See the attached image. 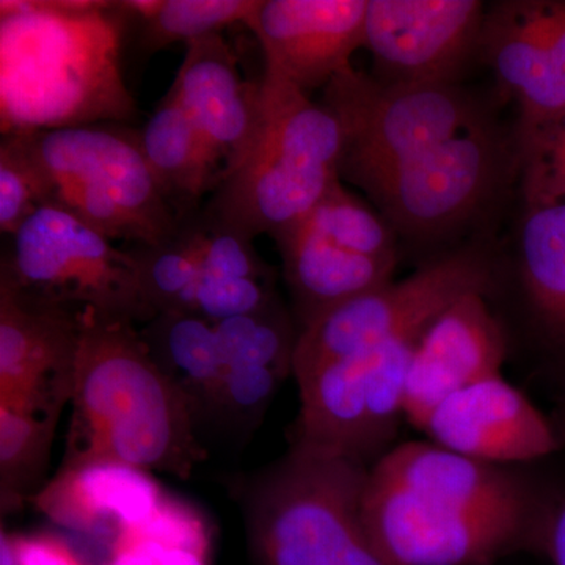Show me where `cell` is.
Segmentation results:
<instances>
[{
  "instance_id": "6da1fadb",
  "label": "cell",
  "mask_w": 565,
  "mask_h": 565,
  "mask_svg": "<svg viewBox=\"0 0 565 565\" xmlns=\"http://www.w3.org/2000/svg\"><path fill=\"white\" fill-rule=\"evenodd\" d=\"M0 114L7 134L126 121L120 68L128 14L118 2L2 0Z\"/></svg>"
},
{
  "instance_id": "7a4b0ae2",
  "label": "cell",
  "mask_w": 565,
  "mask_h": 565,
  "mask_svg": "<svg viewBox=\"0 0 565 565\" xmlns=\"http://www.w3.org/2000/svg\"><path fill=\"white\" fill-rule=\"evenodd\" d=\"M66 457H109L191 478L207 457L199 424L137 323L82 311Z\"/></svg>"
},
{
  "instance_id": "3957f363",
  "label": "cell",
  "mask_w": 565,
  "mask_h": 565,
  "mask_svg": "<svg viewBox=\"0 0 565 565\" xmlns=\"http://www.w3.org/2000/svg\"><path fill=\"white\" fill-rule=\"evenodd\" d=\"M341 152L343 131L332 111L264 68L250 140L202 214L253 241L275 237L341 180Z\"/></svg>"
},
{
  "instance_id": "277c9868",
  "label": "cell",
  "mask_w": 565,
  "mask_h": 565,
  "mask_svg": "<svg viewBox=\"0 0 565 565\" xmlns=\"http://www.w3.org/2000/svg\"><path fill=\"white\" fill-rule=\"evenodd\" d=\"M370 468L292 444L245 487V533L255 564L386 565L364 516Z\"/></svg>"
},
{
  "instance_id": "5b68a950",
  "label": "cell",
  "mask_w": 565,
  "mask_h": 565,
  "mask_svg": "<svg viewBox=\"0 0 565 565\" xmlns=\"http://www.w3.org/2000/svg\"><path fill=\"white\" fill-rule=\"evenodd\" d=\"M17 134L50 182L51 204L107 239L154 247L180 230L145 159L140 131L109 122Z\"/></svg>"
},
{
  "instance_id": "8992f818",
  "label": "cell",
  "mask_w": 565,
  "mask_h": 565,
  "mask_svg": "<svg viewBox=\"0 0 565 565\" xmlns=\"http://www.w3.org/2000/svg\"><path fill=\"white\" fill-rule=\"evenodd\" d=\"M0 282L33 302L137 326L152 319L134 253L55 204L40 207L14 234Z\"/></svg>"
},
{
  "instance_id": "52a82bcc",
  "label": "cell",
  "mask_w": 565,
  "mask_h": 565,
  "mask_svg": "<svg viewBox=\"0 0 565 565\" xmlns=\"http://www.w3.org/2000/svg\"><path fill=\"white\" fill-rule=\"evenodd\" d=\"M321 103L343 131L340 178L359 188L394 163L490 121L457 84H382L353 66L323 88Z\"/></svg>"
},
{
  "instance_id": "ba28073f",
  "label": "cell",
  "mask_w": 565,
  "mask_h": 565,
  "mask_svg": "<svg viewBox=\"0 0 565 565\" xmlns=\"http://www.w3.org/2000/svg\"><path fill=\"white\" fill-rule=\"evenodd\" d=\"M492 282L489 258L476 248L435 258L411 277L337 305L303 326L294 351L292 375L415 337L465 294H487Z\"/></svg>"
},
{
  "instance_id": "9c48e42d",
  "label": "cell",
  "mask_w": 565,
  "mask_h": 565,
  "mask_svg": "<svg viewBox=\"0 0 565 565\" xmlns=\"http://www.w3.org/2000/svg\"><path fill=\"white\" fill-rule=\"evenodd\" d=\"M512 152L489 121L394 163L362 185L394 233L445 236L492 202L511 170Z\"/></svg>"
},
{
  "instance_id": "30bf717a",
  "label": "cell",
  "mask_w": 565,
  "mask_h": 565,
  "mask_svg": "<svg viewBox=\"0 0 565 565\" xmlns=\"http://www.w3.org/2000/svg\"><path fill=\"white\" fill-rule=\"evenodd\" d=\"M364 516L386 565H492L522 550L546 552L553 522L475 515L430 503L381 481L371 468Z\"/></svg>"
},
{
  "instance_id": "8fae6325",
  "label": "cell",
  "mask_w": 565,
  "mask_h": 565,
  "mask_svg": "<svg viewBox=\"0 0 565 565\" xmlns=\"http://www.w3.org/2000/svg\"><path fill=\"white\" fill-rule=\"evenodd\" d=\"M479 0H367L364 44L388 85H452L479 55Z\"/></svg>"
},
{
  "instance_id": "7c38bea8",
  "label": "cell",
  "mask_w": 565,
  "mask_h": 565,
  "mask_svg": "<svg viewBox=\"0 0 565 565\" xmlns=\"http://www.w3.org/2000/svg\"><path fill=\"white\" fill-rule=\"evenodd\" d=\"M479 57L519 104L516 148L565 111V0L487 7Z\"/></svg>"
},
{
  "instance_id": "4fadbf2b",
  "label": "cell",
  "mask_w": 565,
  "mask_h": 565,
  "mask_svg": "<svg viewBox=\"0 0 565 565\" xmlns=\"http://www.w3.org/2000/svg\"><path fill=\"white\" fill-rule=\"evenodd\" d=\"M81 315L0 282V404L63 411L71 403Z\"/></svg>"
},
{
  "instance_id": "5bb4252c",
  "label": "cell",
  "mask_w": 565,
  "mask_h": 565,
  "mask_svg": "<svg viewBox=\"0 0 565 565\" xmlns=\"http://www.w3.org/2000/svg\"><path fill=\"white\" fill-rule=\"evenodd\" d=\"M367 0H259L247 28L264 52V68L308 93L351 68L364 44Z\"/></svg>"
},
{
  "instance_id": "9a60e30c",
  "label": "cell",
  "mask_w": 565,
  "mask_h": 565,
  "mask_svg": "<svg viewBox=\"0 0 565 565\" xmlns=\"http://www.w3.org/2000/svg\"><path fill=\"white\" fill-rule=\"evenodd\" d=\"M505 349L503 327L486 292L465 294L418 338L405 385V419L422 430L427 416L449 396L501 374Z\"/></svg>"
},
{
  "instance_id": "2e32d148",
  "label": "cell",
  "mask_w": 565,
  "mask_h": 565,
  "mask_svg": "<svg viewBox=\"0 0 565 565\" xmlns=\"http://www.w3.org/2000/svg\"><path fill=\"white\" fill-rule=\"evenodd\" d=\"M422 433L435 445L500 467L533 462L559 449L552 423L501 374L437 405Z\"/></svg>"
},
{
  "instance_id": "e0dca14e",
  "label": "cell",
  "mask_w": 565,
  "mask_h": 565,
  "mask_svg": "<svg viewBox=\"0 0 565 565\" xmlns=\"http://www.w3.org/2000/svg\"><path fill=\"white\" fill-rule=\"evenodd\" d=\"M371 473L430 503L475 515L553 519L522 479L500 465L481 462L433 441H407L375 460Z\"/></svg>"
},
{
  "instance_id": "ac0fdd59",
  "label": "cell",
  "mask_w": 565,
  "mask_h": 565,
  "mask_svg": "<svg viewBox=\"0 0 565 565\" xmlns=\"http://www.w3.org/2000/svg\"><path fill=\"white\" fill-rule=\"evenodd\" d=\"M166 497L151 471L109 457H65L31 504L55 525L110 544L147 522Z\"/></svg>"
},
{
  "instance_id": "d6986e66",
  "label": "cell",
  "mask_w": 565,
  "mask_h": 565,
  "mask_svg": "<svg viewBox=\"0 0 565 565\" xmlns=\"http://www.w3.org/2000/svg\"><path fill=\"white\" fill-rule=\"evenodd\" d=\"M170 93L195 126L221 184L250 140L259 82L243 81L232 46L215 33L188 44Z\"/></svg>"
},
{
  "instance_id": "ffe728a7",
  "label": "cell",
  "mask_w": 565,
  "mask_h": 565,
  "mask_svg": "<svg viewBox=\"0 0 565 565\" xmlns=\"http://www.w3.org/2000/svg\"><path fill=\"white\" fill-rule=\"evenodd\" d=\"M300 323L393 281L397 258H371L338 247L300 221L274 237Z\"/></svg>"
},
{
  "instance_id": "44dd1931",
  "label": "cell",
  "mask_w": 565,
  "mask_h": 565,
  "mask_svg": "<svg viewBox=\"0 0 565 565\" xmlns=\"http://www.w3.org/2000/svg\"><path fill=\"white\" fill-rule=\"evenodd\" d=\"M151 355L188 401L196 424L222 416L225 373L215 323L192 311H169L140 329Z\"/></svg>"
},
{
  "instance_id": "7402d4cb",
  "label": "cell",
  "mask_w": 565,
  "mask_h": 565,
  "mask_svg": "<svg viewBox=\"0 0 565 565\" xmlns=\"http://www.w3.org/2000/svg\"><path fill=\"white\" fill-rule=\"evenodd\" d=\"M140 143L178 221L195 215L204 193L217 188L218 177L195 126L172 93H167L141 129Z\"/></svg>"
},
{
  "instance_id": "603a6c76",
  "label": "cell",
  "mask_w": 565,
  "mask_h": 565,
  "mask_svg": "<svg viewBox=\"0 0 565 565\" xmlns=\"http://www.w3.org/2000/svg\"><path fill=\"white\" fill-rule=\"evenodd\" d=\"M519 266L539 326L565 345V203L526 206L519 234Z\"/></svg>"
},
{
  "instance_id": "cb8c5ba5",
  "label": "cell",
  "mask_w": 565,
  "mask_h": 565,
  "mask_svg": "<svg viewBox=\"0 0 565 565\" xmlns=\"http://www.w3.org/2000/svg\"><path fill=\"white\" fill-rule=\"evenodd\" d=\"M62 411L0 404V511H21L46 484L52 441Z\"/></svg>"
},
{
  "instance_id": "d4e9b609",
  "label": "cell",
  "mask_w": 565,
  "mask_h": 565,
  "mask_svg": "<svg viewBox=\"0 0 565 565\" xmlns=\"http://www.w3.org/2000/svg\"><path fill=\"white\" fill-rule=\"evenodd\" d=\"M215 330L225 367L259 366L292 374L299 333L278 299L262 310L215 323Z\"/></svg>"
},
{
  "instance_id": "484cf974",
  "label": "cell",
  "mask_w": 565,
  "mask_h": 565,
  "mask_svg": "<svg viewBox=\"0 0 565 565\" xmlns=\"http://www.w3.org/2000/svg\"><path fill=\"white\" fill-rule=\"evenodd\" d=\"M139 266L140 289L152 316L169 311H192L202 264L182 226L167 243L134 250Z\"/></svg>"
},
{
  "instance_id": "4316f807",
  "label": "cell",
  "mask_w": 565,
  "mask_h": 565,
  "mask_svg": "<svg viewBox=\"0 0 565 565\" xmlns=\"http://www.w3.org/2000/svg\"><path fill=\"white\" fill-rule=\"evenodd\" d=\"M316 233L345 250L371 258H397L394 230L381 214L333 182L302 218Z\"/></svg>"
},
{
  "instance_id": "83f0119b",
  "label": "cell",
  "mask_w": 565,
  "mask_h": 565,
  "mask_svg": "<svg viewBox=\"0 0 565 565\" xmlns=\"http://www.w3.org/2000/svg\"><path fill=\"white\" fill-rule=\"evenodd\" d=\"M259 0H161L152 17L141 22L145 51L166 50L221 33L228 25L252 20Z\"/></svg>"
},
{
  "instance_id": "f1b7e54d",
  "label": "cell",
  "mask_w": 565,
  "mask_h": 565,
  "mask_svg": "<svg viewBox=\"0 0 565 565\" xmlns=\"http://www.w3.org/2000/svg\"><path fill=\"white\" fill-rule=\"evenodd\" d=\"M46 204L51 188L43 170L20 134H7L0 145V230L13 237Z\"/></svg>"
},
{
  "instance_id": "f546056e",
  "label": "cell",
  "mask_w": 565,
  "mask_h": 565,
  "mask_svg": "<svg viewBox=\"0 0 565 565\" xmlns=\"http://www.w3.org/2000/svg\"><path fill=\"white\" fill-rule=\"evenodd\" d=\"M181 226L195 247L202 275L273 280V270L255 250L250 237L210 221L202 212L182 221Z\"/></svg>"
},
{
  "instance_id": "4dcf8cb0",
  "label": "cell",
  "mask_w": 565,
  "mask_h": 565,
  "mask_svg": "<svg viewBox=\"0 0 565 565\" xmlns=\"http://www.w3.org/2000/svg\"><path fill=\"white\" fill-rule=\"evenodd\" d=\"M526 206L565 203V111L519 147Z\"/></svg>"
},
{
  "instance_id": "1f68e13d",
  "label": "cell",
  "mask_w": 565,
  "mask_h": 565,
  "mask_svg": "<svg viewBox=\"0 0 565 565\" xmlns=\"http://www.w3.org/2000/svg\"><path fill=\"white\" fill-rule=\"evenodd\" d=\"M277 299L273 280L214 278L202 275L196 286L193 313L218 323L262 310Z\"/></svg>"
},
{
  "instance_id": "d6a6232c",
  "label": "cell",
  "mask_w": 565,
  "mask_h": 565,
  "mask_svg": "<svg viewBox=\"0 0 565 565\" xmlns=\"http://www.w3.org/2000/svg\"><path fill=\"white\" fill-rule=\"evenodd\" d=\"M286 375L269 367L226 366L222 382V416L230 422L258 423Z\"/></svg>"
},
{
  "instance_id": "836d02e7",
  "label": "cell",
  "mask_w": 565,
  "mask_h": 565,
  "mask_svg": "<svg viewBox=\"0 0 565 565\" xmlns=\"http://www.w3.org/2000/svg\"><path fill=\"white\" fill-rule=\"evenodd\" d=\"M104 565H211V556L137 531H125L110 542Z\"/></svg>"
},
{
  "instance_id": "e575fe53",
  "label": "cell",
  "mask_w": 565,
  "mask_h": 565,
  "mask_svg": "<svg viewBox=\"0 0 565 565\" xmlns=\"http://www.w3.org/2000/svg\"><path fill=\"white\" fill-rule=\"evenodd\" d=\"M18 565H90L70 541L50 531L10 533Z\"/></svg>"
},
{
  "instance_id": "d590c367",
  "label": "cell",
  "mask_w": 565,
  "mask_h": 565,
  "mask_svg": "<svg viewBox=\"0 0 565 565\" xmlns=\"http://www.w3.org/2000/svg\"><path fill=\"white\" fill-rule=\"evenodd\" d=\"M546 553L553 565H565V497L553 516L548 541H546Z\"/></svg>"
},
{
  "instance_id": "8d00e7d4",
  "label": "cell",
  "mask_w": 565,
  "mask_h": 565,
  "mask_svg": "<svg viewBox=\"0 0 565 565\" xmlns=\"http://www.w3.org/2000/svg\"><path fill=\"white\" fill-rule=\"evenodd\" d=\"M0 565H18L14 559L13 546H11L9 531L2 530L0 534Z\"/></svg>"
}]
</instances>
